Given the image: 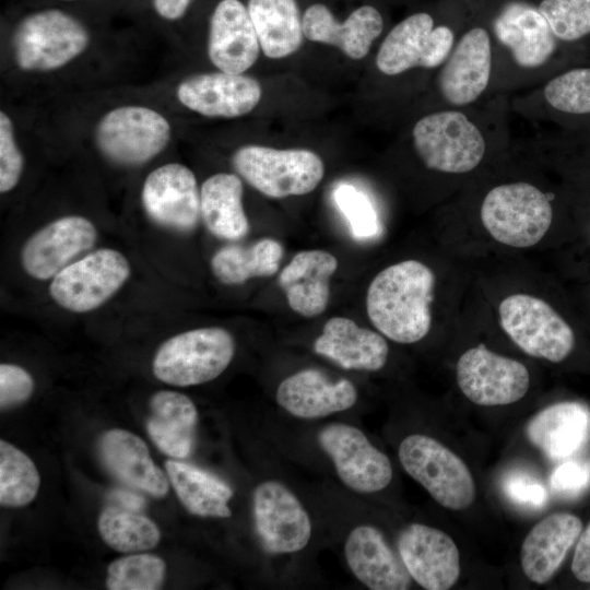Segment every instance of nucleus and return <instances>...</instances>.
<instances>
[{
  "label": "nucleus",
  "mask_w": 590,
  "mask_h": 590,
  "mask_svg": "<svg viewBox=\"0 0 590 590\" xmlns=\"http://www.w3.org/2000/svg\"><path fill=\"white\" fill-rule=\"evenodd\" d=\"M435 274L418 260H404L381 270L370 282L366 311L373 326L393 342L411 344L432 327Z\"/></svg>",
  "instance_id": "1"
},
{
  "label": "nucleus",
  "mask_w": 590,
  "mask_h": 590,
  "mask_svg": "<svg viewBox=\"0 0 590 590\" xmlns=\"http://www.w3.org/2000/svg\"><path fill=\"white\" fill-rule=\"evenodd\" d=\"M414 151L430 170L462 175L477 168L488 150V132L468 108L429 113L412 128Z\"/></svg>",
  "instance_id": "2"
},
{
  "label": "nucleus",
  "mask_w": 590,
  "mask_h": 590,
  "mask_svg": "<svg viewBox=\"0 0 590 590\" xmlns=\"http://www.w3.org/2000/svg\"><path fill=\"white\" fill-rule=\"evenodd\" d=\"M481 222L498 243L528 248L548 231L553 209L548 196L535 185L518 180L497 185L484 196Z\"/></svg>",
  "instance_id": "3"
},
{
  "label": "nucleus",
  "mask_w": 590,
  "mask_h": 590,
  "mask_svg": "<svg viewBox=\"0 0 590 590\" xmlns=\"http://www.w3.org/2000/svg\"><path fill=\"white\" fill-rule=\"evenodd\" d=\"M235 354L232 333L221 327H202L177 333L154 354L152 370L162 382L189 387L217 378Z\"/></svg>",
  "instance_id": "4"
},
{
  "label": "nucleus",
  "mask_w": 590,
  "mask_h": 590,
  "mask_svg": "<svg viewBox=\"0 0 590 590\" xmlns=\"http://www.w3.org/2000/svg\"><path fill=\"white\" fill-rule=\"evenodd\" d=\"M234 169L262 194L282 199L314 191L324 176V164L306 149L244 145L232 157Z\"/></svg>",
  "instance_id": "5"
},
{
  "label": "nucleus",
  "mask_w": 590,
  "mask_h": 590,
  "mask_svg": "<svg viewBox=\"0 0 590 590\" xmlns=\"http://www.w3.org/2000/svg\"><path fill=\"white\" fill-rule=\"evenodd\" d=\"M405 472L442 507L467 509L475 498V484L464 461L438 440L422 434L405 437L398 450Z\"/></svg>",
  "instance_id": "6"
},
{
  "label": "nucleus",
  "mask_w": 590,
  "mask_h": 590,
  "mask_svg": "<svg viewBox=\"0 0 590 590\" xmlns=\"http://www.w3.org/2000/svg\"><path fill=\"white\" fill-rule=\"evenodd\" d=\"M130 275L128 258L117 249L105 247L64 267L50 280L48 292L60 308L84 314L107 303Z\"/></svg>",
  "instance_id": "7"
},
{
  "label": "nucleus",
  "mask_w": 590,
  "mask_h": 590,
  "mask_svg": "<svg viewBox=\"0 0 590 590\" xmlns=\"http://www.w3.org/2000/svg\"><path fill=\"white\" fill-rule=\"evenodd\" d=\"M86 28L70 14L49 9L24 17L15 28L12 44L17 67L24 71L59 69L87 47Z\"/></svg>",
  "instance_id": "8"
},
{
  "label": "nucleus",
  "mask_w": 590,
  "mask_h": 590,
  "mask_svg": "<svg viewBox=\"0 0 590 590\" xmlns=\"http://www.w3.org/2000/svg\"><path fill=\"white\" fill-rule=\"evenodd\" d=\"M498 315L506 334L530 356L559 363L575 346L570 326L542 298L509 295L499 304Z\"/></svg>",
  "instance_id": "9"
},
{
  "label": "nucleus",
  "mask_w": 590,
  "mask_h": 590,
  "mask_svg": "<svg viewBox=\"0 0 590 590\" xmlns=\"http://www.w3.org/2000/svg\"><path fill=\"white\" fill-rule=\"evenodd\" d=\"M170 125L156 110L120 106L98 121L95 140L102 154L122 166H138L157 156L170 140Z\"/></svg>",
  "instance_id": "10"
},
{
  "label": "nucleus",
  "mask_w": 590,
  "mask_h": 590,
  "mask_svg": "<svg viewBox=\"0 0 590 590\" xmlns=\"http://www.w3.org/2000/svg\"><path fill=\"white\" fill-rule=\"evenodd\" d=\"M456 40L449 26L435 25L426 12L414 13L387 34L376 55V67L388 76L413 69H439Z\"/></svg>",
  "instance_id": "11"
},
{
  "label": "nucleus",
  "mask_w": 590,
  "mask_h": 590,
  "mask_svg": "<svg viewBox=\"0 0 590 590\" xmlns=\"http://www.w3.org/2000/svg\"><path fill=\"white\" fill-rule=\"evenodd\" d=\"M493 70V37L482 26L471 27L457 38L439 68V95L449 107L469 108L487 91Z\"/></svg>",
  "instance_id": "12"
},
{
  "label": "nucleus",
  "mask_w": 590,
  "mask_h": 590,
  "mask_svg": "<svg viewBox=\"0 0 590 590\" xmlns=\"http://www.w3.org/2000/svg\"><path fill=\"white\" fill-rule=\"evenodd\" d=\"M456 373L461 392L483 406L515 403L530 387V374L522 363L496 354L484 344L467 350L458 359Z\"/></svg>",
  "instance_id": "13"
},
{
  "label": "nucleus",
  "mask_w": 590,
  "mask_h": 590,
  "mask_svg": "<svg viewBox=\"0 0 590 590\" xmlns=\"http://www.w3.org/2000/svg\"><path fill=\"white\" fill-rule=\"evenodd\" d=\"M318 442L330 457L340 480L352 491L376 493L391 482L389 458L358 427L345 423L329 424L319 432Z\"/></svg>",
  "instance_id": "14"
},
{
  "label": "nucleus",
  "mask_w": 590,
  "mask_h": 590,
  "mask_svg": "<svg viewBox=\"0 0 590 590\" xmlns=\"http://www.w3.org/2000/svg\"><path fill=\"white\" fill-rule=\"evenodd\" d=\"M95 224L82 215H64L35 231L22 245L20 263L37 281L51 280L64 267L94 247Z\"/></svg>",
  "instance_id": "15"
},
{
  "label": "nucleus",
  "mask_w": 590,
  "mask_h": 590,
  "mask_svg": "<svg viewBox=\"0 0 590 590\" xmlns=\"http://www.w3.org/2000/svg\"><path fill=\"white\" fill-rule=\"evenodd\" d=\"M252 505L256 532L268 553H296L309 543L312 531L309 515L284 484L262 482L253 492Z\"/></svg>",
  "instance_id": "16"
},
{
  "label": "nucleus",
  "mask_w": 590,
  "mask_h": 590,
  "mask_svg": "<svg viewBox=\"0 0 590 590\" xmlns=\"http://www.w3.org/2000/svg\"><path fill=\"white\" fill-rule=\"evenodd\" d=\"M141 202L154 224L173 232L190 233L201 220L196 176L179 163L158 166L146 176Z\"/></svg>",
  "instance_id": "17"
},
{
  "label": "nucleus",
  "mask_w": 590,
  "mask_h": 590,
  "mask_svg": "<svg viewBox=\"0 0 590 590\" xmlns=\"http://www.w3.org/2000/svg\"><path fill=\"white\" fill-rule=\"evenodd\" d=\"M398 552L406 570L422 588L447 590L460 577V553L444 531L422 524L406 526L398 538Z\"/></svg>",
  "instance_id": "18"
},
{
  "label": "nucleus",
  "mask_w": 590,
  "mask_h": 590,
  "mask_svg": "<svg viewBox=\"0 0 590 590\" xmlns=\"http://www.w3.org/2000/svg\"><path fill=\"white\" fill-rule=\"evenodd\" d=\"M496 43L512 63L526 72L541 70L557 49L558 40L538 7L515 1L506 4L493 22Z\"/></svg>",
  "instance_id": "19"
},
{
  "label": "nucleus",
  "mask_w": 590,
  "mask_h": 590,
  "mask_svg": "<svg viewBox=\"0 0 590 590\" xmlns=\"http://www.w3.org/2000/svg\"><path fill=\"white\" fill-rule=\"evenodd\" d=\"M176 94L185 107L202 116L235 118L259 104L262 88L251 76L217 71L188 76Z\"/></svg>",
  "instance_id": "20"
},
{
  "label": "nucleus",
  "mask_w": 590,
  "mask_h": 590,
  "mask_svg": "<svg viewBox=\"0 0 590 590\" xmlns=\"http://www.w3.org/2000/svg\"><path fill=\"white\" fill-rule=\"evenodd\" d=\"M275 399L291 415L314 420L351 409L357 401V390L349 379L332 380L317 368H306L283 379Z\"/></svg>",
  "instance_id": "21"
},
{
  "label": "nucleus",
  "mask_w": 590,
  "mask_h": 590,
  "mask_svg": "<svg viewBox=\"0 0 590 590\" xmlns=\"http://www.w3.org/2000/svg\"><path fill=\"white\" fill-rule=\"evenodd\" d=\"M260 44L248 9L239 0H222L215 7L208 39V55L220 70L243 74L253 66Z\"/></svg>",
  "instance_id": "22"
},
{
  "label": "nucleus",
  "mask_w": 590,
  "mask_h": 590,
  "mask_svg": "<svg viewBox=\"0 0 590 590\" xmlns=\"http://www.w3.org/2000/svg\"><path fill=\"white\" fill-rule=\"evenodd\" d=\"M344 555L353 575L371 590H405L412 577L401 558L375 527H355L344 543Z\"/></svg>",
  "instance_id": "23"
},
{
  "label": "nucleus",
  "mask_w": 590,
  "mask_h": 590,
  "mask_svg": "<svg viewBox=\"0 0 590 590\" xmlns=\"http://www.w3.org/2000/svg\"><path fill=\"white\" fill-rule=\"evenodd\" d=\"M302 22L306 38L337 46L354 60L367 56L373 42L384 30L380 12L369 4L357 8L340 23L324 4L315 3L306 9Z\"/></svg>",
  "instance_id": "24"
},
{
  "label": "nucleus",
  "mask_w": 590,
  "mask_h": 590,
  "mask_svg": "<svg viewBox=\"0 0 590 590\" xmlns=\"http://www.w3.org/2000/svg\"><path fill=\"white\" fill-rule=\"evenodd\" d=\"M338 266V259L326 250L297 252L278 279L291 309L306 318L321 315L328 307L330 280Z\"/></svg>",
  "instance_id": "25"
},
{
  "label": "nucleus",
  "mask_w": 590,
  "mask_h": 590,
  "mask_svg": "<svg viewBox=\"0 0 590 590\" xmlns=\"http://www.w3.org/2000/svg\"><path fill=\"white\" fill-rule=\"evenodd\" d=\"M314 351L344 369L376 371L388 359L385 338L346 317H332L314 342Z\"/></svg>",
  "instance_id": "26"
},
{
  "label": "nucleus",
  "mask_w": 590,
  "mask_h": 590,
  "mask_svg": "<svg viewBox=\"0 0 590 590\" xmlns=\"http://www.w3.org/2000/svg\"><path fill=\"white\" fill-rule=\"evenodd\" d=\"M581 530V520L568 512L552 514L539 521L521 545L520 562L526 577L538 585L546 583L560 567Z\"/></svg>",
  "instance_id": "27"
},
{
  "label": "nucleus",
  "mask_w": 590,
  "mask_h": 590,
  "mask_svg": "<svg viewBox=\"0 0 590 590\" xmlns=\"http://www.w3.org/2000/svg\"><path fill=\"white\" fill-rule=\"evenodd\" d=\"M526 434L548 459L569 458L590 439V409L567 401L548 405L528 422Z\"/></svg>",
  "instance_id": "28"
},
{
  "label": "nucleus",
  "mask_w": 590,
  "mask_h": 590,
  "mask_svg": "<svg viewBox=\"0 0 590 590\" xmlns=\"http://www.w3.org/2000/svg\"><path fill=\"white\" fill-rule=\"evenodd\" d=\"M99 452L106 468L122 483L155 497L168 492L166 475L155 465L139 436L125 429H110L101 438Z\"/></svg>",
  "instance_id": "29"
},
{
  "label": "nucleus",
  "mask_w": 590,
  "mask_h": 590,
  "mask_svg": "<svg viewBox=\"0 0 590 590\" xmlns=\"http://www.w3.org/2000/svg\"><path fill=\"white\" fill-rule=\"evenodd\" d=\"M197 423V408L186 394L161 390L151 398L146 430L165 455L187 458L193 449Z\"/></svg>",
  "instance_id": "30"
},
{
  "label": "nucleus",
  "mask_w": 590,
  "mask_h": 590,
  "mask_svg": "<svg viewBox=\"0 0 590 590\" xmlns=\"http://www.w3.org/2000/svg\"><path fill=\"white\" fill-rule=\"evenodd\" d=\"M243 184L235 174L217 173L200 188V214L206 229L216 238L236 241L249 233L243 206Z\"/></svg>",
  "instance_id": "31"
},
{
  "label": "nucleus",
  "mask_w": 590,
  "mask_h": 590,
  "mask_svg": "<svg viewBox=\"0 0 590 590\" xmlns=\"http://www.w3.org/2000/svg\"><path fill=\"white\" fill-rule=\"evenodd\" d=\"M247 9L268 58H285L300 48L303 22L295 0H248Z\"/></svg>",
  "instance_id": "32"
},
{
  "label": "nucleus",
  "mask_w": 590,
  "mask_h": 590,
  "mask_svg": "<svg viewBox=\"0 0 590 590\" xmlns=\"http://www.w3.org/2000/svg\"><path fill=\"white\" fill-rule=\"evenodd\" d=\"M283 252L281 243L270 237L250 245L228 244L213 253L211 271L222 284L240 285L255 278L274 275Z\"/></svg>",
  "instance_id": "33"
},
{
  "label": "nucleus",
  "mask_w": 590,
  "mask_h": 590,
  "mask_svg": "<svg viewBox=\"0 0 590 590\" xmlns=\"http://www.w3.org/2000/svg\"><path fill=\"white\" fill-rule=\"evenodd\" d=\"M165 469L179 500L192 515L228 518L233 489L214 475L185 462L167 460Z\"/></svg>",
  "instance_id": "34"
},
{
  "label": "nucleus",
  "mask_w": 590,
  "mask_h": 590,
  "mask_svg": "<svg viewBox=\"0 0 590 590\" xmlns=\"http://www.w3.org/2000/svg\"><path fill=\"white\" fill-rule=\"evenodd\" d=\"M97 527L104 542L122 553L154 548L161 539V532L151 519L121 506L105 508Z\"/></svg>",
  "instance_id": "35"
},
{
  "label": "nucleus",
  "mask_w": 590,
  "mask_h": 590,
  "mask_svg": "<svg viewBox=\"0 0 590 590\" xmlns=\"http://www.w3.org/2000/svg\"><path fill=\"white\" fill-rule=\"evenodd\" d=\"M40 477L34 462L20 449L0 440V503L21 507L37 495Z\"/></svg>",
  "instance_id": "36"
},
{
  "label": "nucleus",
  "mask_w": 590,
  "mask_h": 590,
  "mask_svg": "<svg viewBox=\"0 0 590 590\" xmlns=\"http://www.w3.org/2000/svg\"><path fill=\"white\" fill-rule=\"evenodd\" d=\"M166 565L153 554H131L117 558L107 568L109 590H155L163 585Z\"/></svg>",
  "instance_id": "37"
},
{
  "label": "nucleus",
  "mask_w": 590,
  "mask_h": 590,
  "mask_svg": "<svg viewBox=\"0 0 590 590\" xmlns=\"http://www.w3.org/2000/svg\"><path fill=\"white\" fill-rule=\"evenodd\" d=\"M544 102L556 111L590 114V68H575L548 80L542 88Z\"/></svg>",
  "instance_id": "38"
},
{
  "label": "nucleus",
  "mask_w": 590,
  "mask_h": 590,
  "mask_svg": "<svg viewBox=\"0 0 590 590\" xmlns=\"http://www.w3.org/2000/svg\"><path fill=\"white\" fill-rule=\"evenodd\" d=\"M538 9L558 42H577L590 34V0H542Z\"/></svg>",
  "instance_id": "39"
},
{
  "label": "nucleus",
  "mask_w": 590,
  "mask_h": 590,
  "mask_svg": "<svg viewBox=\"0 0 590 590\" xmlns=\"http://www.w3.org/2000/svg\"><path fill=\"white\" fill-rule=\"evenodd\" d=\"M333 200L349 222L356 239L374 237L379 223L377 213L368 197L352 185L341 184L333 191Z\"/></svg>",
  "instance_id": "40"
},
{
  "label": "nucleus",
  "mask_w": 590,
  "mask_h": 590,
  "mask_svg": "<svg viewBox=\"0 0 590 590\" xmlns=\"http://www.w3.org/2000/svg\"><path fill=\"white\" fill-rule=\"evenodd\" d=\"M24 160L14 137L11 119L0 113V192L7 193L19 184Z\"/></svg>",
  "instance_id": "41"
},
{
  "label": "nucleus",
  "mask_w": 590,
  "mask_h": 590,
  "mask_svg": "<svg viewBox=\"0 0 590 590\" xmlns=\"http://www.w3.org/2000/svg\"><path fill=\"white\" fill-rule=\"evenodd\" d=\"M34 379L23 367L15 364L0 365V406L8 410L27 401L34 392Z\"/></svg>",
  "instance_id": "42"
},
{
  "label": "nucleus",
  "mask_w": 590,
  "mask_h": 590,
  "mask_svg": "<svg viewBox=\"0 0 590 590\" xmlns=\"http://www.w3.org/2000/svg\"><path fill=\"white\" fill-rule=\"evenodd\" d=\"M504 492L515 504L528 508H541L547 500V491L533 475L515 471L504 480Z\"/></svg>",
  "instance_id": "43"
},
{
  "label": "nucleus",
  "mask_w": 590,
  "mask_h": 590,
  "mask_svg": "<svg viewBox=\"0 0 590 590\" xmlns=\"http://www.w3.org/2000/svg\"><path fill=\"white\" fill-rule=\"evenodd\" d=\"M590 485V461L571 460L559 464L550 477L551 488L563 496L574 497Z\"/></svg>",
  "instance_id": "44"
},
{
  "label": "nucleus",
  "mask_w": 590,
  "mask_h": 590,
  "mask_svg": "<svg viewBox=\"0 0 590 590\" xmlns=\"http://www.w3.org/2000/svg\"><path fill=\"white\" fill-rule=\"evenodd\" d=\"M571 571L579 581L590 583V522L577 541Z\"/></svg>",
  "instance_id": "45"
},
{
  "label": "nucleus",
  "mask_w": 590,
  "mask_h": 590,
  "mask_svg": "<svg viewBox=\"0 0 590 590\" xmlns=\"http://www.w3.org/2000/svg\"><path fill=\"white\" fill-rule=\"evenodd\" d=\"M191 0H153L158 15L166 20L180 19L187 11Z\"/></svg>",
  "instance_id": "46"
},
{
  "label": "nucleus",
  "mask_w": 590,
  "mask_h": 590,
  "mask_svg": "<svg viewBox=\"0 0 590 590\" xmlns=\"http://www.w3.org/2000/svg\"><path fill=\"white\" fill-rule=\"evenodd\" d=\"M111 499L118 502L119 506L139 511L143 508L144 499L131 491L118 489L111 493Z\"/></svg>",
  "instance_id": "47"
}]
</instances>
